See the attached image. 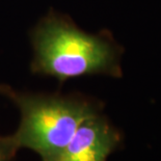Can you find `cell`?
<instances>
[{"label":"cell","mask_w":161,"mask_h":161,"mask_svg":"<svg viewBox=\"0 0 161 161\" xmlns=\"http://www.w3.org/2000/svg\"><path fill=\"white\" fill-rule=\"evenodd\" d=\"M33 74L59 82L92 75L122 76L123 48L109 32L88 33L69 17L50 12L30 33Z\"/></svg>","instance_id":"cell-1"},{"label":"cell","mask_w":161,"mask_h":161,"mask_svg":"<svg viewBox=\"0 0 161 161\" xmlns=\"http://www.w3.org/2000/svg\"><path fill=\"white\" fill-rule=\"evenodd\" d=\"M0 94L21 114L14 142L19 149L32 150L42 161H58L79 125L100 111L97 103L77 96L29 94L8 85H0Z\"/></svg>","instance_id":"cell-2"},{"label":"cell","mask_w":161,"mask_h":161,"mask_svg":"<svg viewBox=\"0 0 161 161\" xmlns=\"http://www.w3.org/2000/svg\"><path fill=\"white\" fill-rule=\"evenodd\" d=\"M121 140L118 129L98 111L79 125L58 161H106Z\"/></svg>","instance_id":"cell-3"},{"label":"cell","mask_w":161,"mask_h":161,"mask_svg":"<svg viewBox=\"0 0 161 161\" xmlns=\"http://www.w3.org/2000/svg\"><path fill=\"white\" fill-rule=\"evenodd\" d=\"M18 150L12 135L0 136V161H12Z\"/></svg>","instance_id":"cell-4"}]
</instances>
